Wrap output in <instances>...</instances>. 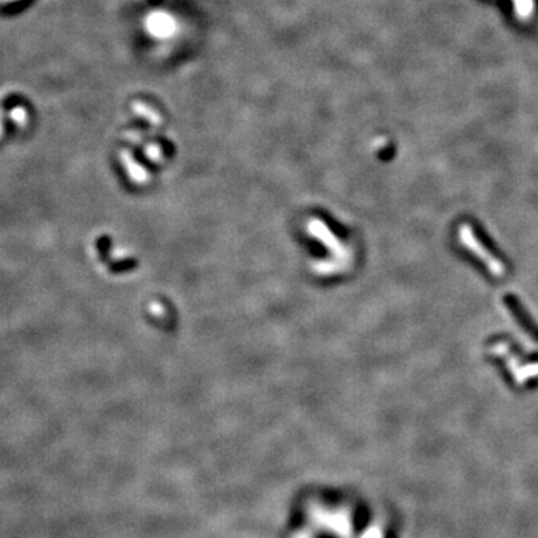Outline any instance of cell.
Here are the masks:
<instances>
[{"instance_id":"obj_1","label":"cell","mask_w":538,"mask_h":538,"mask_svg":"<svg viewBox=\"0 0 538 538\" xmlns=\"http://www.w3.org/2000/svg\"><path fill=\"white\" fill-rule=\"evenodd\" d=\"M147 30L154 38H170L177 30L175 20L166 13H153L147 18Z\"/></svg>"},{"instance_id":"obj_2","label":"cell","mask_w":538,"mask_h":538,"mask_svg":"<svg viewBox=\"0 0 538 538\" xmlns=\"http://www.w3.org/2000/svg\"><path fill=\"white\" fill-rule=\"evenodd\" d=\"M511 3L516 10V17L519 20L526 21L534 15V9H535L534 0H511Z\"/></svg>"}]
</instances>
